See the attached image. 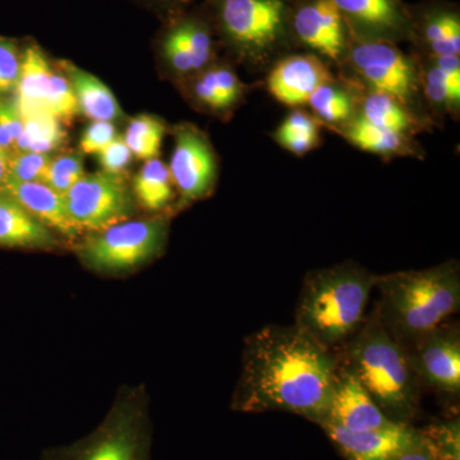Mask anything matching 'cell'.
I'll return each mask as SVG.
<instances>
[{"instance_id": "25", "label": "cell", "mask_w": 460, "mask_h": 460, "mask_svg": "<svg viewBox=\"0 0 460 460\" xmlns=\"http://www.w3.org/2000/svg\"><path fill=\"white\" fill-rule=\"evenodd\" d=\"M69 83L74 87L80 111L93 122H111L119 117V104L111 91L95 75L66 63Z\"/></svg>"}, {"instance_id": "1", "label": "cell", "mask_w": 460, "mask_h": 460, "mask_svg": "<svg viewBox=\"0 0 460 460\" xmlns=\"http://www.w3.org/2000/svg\"><path fill=\"white\" fill-rule=\"evenodd\" d=\"M339 353L293 325H268L247 337L232 410L286 411L323 425L328 417Z\"/></svg>"}, {"instance_id": "12", "label": "cell", "mask_w": 460, "mask_h": 460, "mask_svg": "<svg viewBox=\"0 0 460 460\" xmlns=\"http://www.w3.org/2000/svg\"><path fill=\"white\" fill-rule=\"evenodd\" d=\"M411 370L420 384L445 395L460 393V330L458 325L438 326L405 347Z\"/></svg>"}, {"instance_id": "34", "label": "cell", "mask_w": 460, "mask_h": 460, "mask_svg": "<svg viewBox=\"0 0 460 460\" xmlns=\"http://www.w3.org/2000/svg\"><path fill=\"white\" fill-rule=\"evenodd\" d=\"M49 163V156L45 155V154L30 153V151L11 153L8 174L5 180L41 181Z\"/></svg>"}, {"instance_id": "7", "label": "cell", "mask_w": 460, "mask_h": 460, "mask_svg": "<svg viewBox=\"0 0 460 460\" xmlns=\"http://www.w3.org/2000/svg\"><path fill=\"white\" fill-rule=\"evenodd\" d=\"M341 65L349 66L368 91L392 96L402 107L416 111L420 66L399 49L398 44L352 38Z\"/></svg>"}, {"instance_id": "10", "label": "cell", "mask_w": 460, "mask_h": 460, "mask_svg": "<svg viewBox=\"0 0 460 460\" xmlns=\"http://www.w3.org/2000/svg\"><path fill=\"white\" fill-rule=\"evenodd\" d=\"M290 35L293 42L337 65L343 63L352 39L332 0H293Z\"/></svg>"}, {"instance_id": "5", "label": "cell", "mask_w": 460, "mask_h": 460, "mask_svg": "<svg viewBox=\"0 0 460 460\" xmlns=\"http://www.w3.org/2000/svg\"><path fill=\"white\" fill-rule=\"evenodd\" d=\"M153 440L146 389L127 386L98 428L74 443L45 449L40 460H151Z\"/></svg>"}, {"instance_id": "13", "label": "cell", "mask_w": 460, "mask_h": 460, "mask_svg": "<svg viewBox=\"0 0 460 460\" xmlns=\"http://www.w3.org/2000/svg\"><path fill=\"white\" fill-rule=\"evenodd\" d=\"M354 39L398 44L411 40L410 7L402 0H332Z\"/></svg>"}, {"instance_id": "8", "label": "cell", "mask_w": 460, "mask_h": 460, "mask_svg": "<svg viewBox=\"0 0 460 460\" xmlns=\"http://www.w3.org/2000/svg\"><path fill=\"white\" fill-rule=\"evenodd\" d=\"M168 223L162 217L115 224L84 242L80 257L87 268L104 274L133 270L162 252Z\"/></svg>"}, {"instance_id": "31", "label": "cell", "mask_w": 460, "mask_h": 460, "mask_svg": "<svg viewBox=\"0 0 460 460\" xmlns=\"http://www.w3.org/2000/svg\"><path fill=\"white\" fill-rule=\"evenodd\" d=\"M423 443L436 460H460V420L431 423L420 429Z\"/></svg>"}, {"instance_id": "6", "label": "cell", "mask_w": 460, "mask_h": 460, "mask_svg": "<svg viewBox=\"0 0 460 460\" xmlns=\"http://www.w3.org/2000/svg\"><path fill=\"white\" fill-rule=\"evenodd\" d=\"M293 0H211L215 27L242 59L265 66L292 41Z\"/></svg>"}, {"instance_id": "11", "label": "cell", "mask_w": 460, "mask_h": 460, "mask_svg": "<svg viewBox=\"0 0 460 460\" xmlns=\"http://www.w3.org/2000/svg\"><path fill=\"white\" fill-rule=\"evenodd\" d=\"M169 172L184 204L208 198L217 180V156L208 137L192 124L175 129Z\"/></svg>"}, {"instance_id": "24", "label": "cell", "mask_w": 460, "mask_h": 460, "mask_svg": "<svg viewBox=\"0 0 460 460\" xmlns=\"http://www.w3.org/2000/svg\"><path fill=\"white\" fill-rule=\"evenodd\" d=\"M192 91L202 107L215 113H226L242 102L247 86L229 66H217L206 69L196 78Z\"/></svg>"}, {"instance_id": "16", "label": "cell", "mask_w": 460, "mask_h": 460, "mask_svg": "<svg viewBox=\"0 0 460 460\" xmlns=\"http://www.w3.org/2000/svg\"><path fill=\"white\" fill-rule=\"evenodd\" d=\"M323 425H334L348 431L361 432L392 428L398 422L390 420L381 411L367 390L339 361L328 417Z\"/></svg>"}, {"instance_id": "4", "label": "cell", "mask_w": 460, "mask_h": 460, "mask_svg": "<svg viewBox=\"0 0 460 460\" xmlns=\"http://www.w3.org/2000/svg\"><path fill=\"white\" fill-rule=\"evenodd\" d=\"M338 353L341 365L390 420L411 425L420 411V384L404 345L387 332L376 311L367 314L362 328Z\"/></svg>"}, {"instance_id": "17", "label": "cell", "mask_w": 460, "mask_h": 460, "mask_svg": "<svg viewBox=\"0 0 460 460\" xmlns=\"http://www.w3.org/2000/svg\"><path fill=\"white\" fill-rule=\"evenodd\" d=\"M321 429L347 460H392L422 440L420 429L408 423L361 432L334 425H323Z\"/></svg>"}, {"instance_id": "40", "label": "cell", "mask_w": 460, "mask_h": 460, "mask_svg": "<svg viewBox=\"0 0 460 460\" xmlns=\"http://www.w3.org/2000/svg\"><path fill=\"white\" fill-rule=\"evenodd\" d=\"M420 438H422V436H420ZM392 460H436V458L432 456V453L429 452V447H426L423 440H420L419 445L405 450V452L399 454V456H396L395 458Z\"/></svg>"}, {"instance_id": "9", "label": "cell", "mask_w": 460, "mask_h": 460, "mask_svg": "<svg viewBox=\"0 0 460 460\" xmlns=\"http://www.w3.org/2000/svg\"><path fill=\"white\" fill-rule=\"evenodd\" d=\"M66 215L78 230H104L126 222L132 199L118 175H84L63 195Z\"/></svg>"}, {"instance_id": "33", "label": "cell", "mask_w": 460, "mask_h": 460, "mask_svg": "<svg viewBox=\"0 0 460 460\" xmlns=\"http://www.w3.org/2000/svg\"><path fill=\"white\" fill-rule=\"evenodd\" d=\"M84 175V166L80 157L63 155L50 160L41 181L63 196Z\"/></svg>"}, {"instance_id": "19", "label": "cell", "mask_w": 460, "mask_h": 460, "mask_svg": "<svg viewBox=\"0 0 460 460\" xmlns=\"http://www.w3.org/2000/svg\"><path fill=\"white\" fill-rule=\"evenodd\" d=\"M0 192L16 199L35 219L66 238H75L80 232L66 215L63 196L42 181L5 180Z\"/></svg>"}, {"instance_id": "37", "label": "cell", "mask_w": 460, "mask_h": 460, "mask_svg": "<svg viewBox=\"0 0 460 460\" xmlns=\"http://www.w3.org/2000/svg\"><path fill=\"white\" fill-rule=\"evenodd\" d=\"M100 165L104 172L119 175L131 162L132 153L123 138L115 137L98 154Z\"/></svg>"}, {"instance_id": "26", "label": "cell", "mask_w": 460, "mask_h": 460, "mask_svg": "<svg viewBox=\"0 0 460 460\" xmlns=\"http://www.w3.org/2000/svg\"><path fill=\"white\" fill-rule=\"evenodd\" d=\"M358 115L375 126L411 137L422 127L419 115L402 107L392 96L375 91H368L365 96H361Z\"/></svg>"}, {"instance_id": "21", "label": "cell", "mask_w": 460, "mask_h": 460, "mask_svg": "<svg viewBox=\"0 0 460 460\" xmlns=\"http://www.w3.org/2000/svg\"><path fill=\"white\" fill-rule=\"evenodd\" d=\"M51 72L48 58L36 44L27 45L21 58L17 84V109L22 118L47 113L45 102L49 90Z\"/></svg>"}, {"instance_id": "2", "label": "cell", "mask_w": 460, "mask_h": 460, "mask_svg": "<svg viewBox=\"0 0 460 460\" xmlns=\"http://www.w3.org/2000/svg\"><path fill=\"white\" fill-rule=\"evenodd\" d=\"M377 275L347 261L305 275L296 308V328L339 352L362 328Z\"/></svg>"}, {"instance_id": "41", "label": "cell", "mask_w": 460, "mask_h": 460, "mask_svg": "<svg viewBox=\"0 0 460 460\" xmlns=\"http://www.w3.org/2000/svg\"><path fill=\"white\" fill-rule=\"evenodd\" d=\"M9 156H11V153L0 148V184L7 178Z\"/></svg>"}, {"instance_id": "30", "label": "cell", "mask_w": 460, "mask_h": 460, "mask_svg": "<svg viewBox=\"0 0 460 460\" xmlns=\"http://www.w3.org/2000/svg\"><path fill=\"white\" fill-rule=\"evenodd\" d=\"M165 135V126L150 115H140L129 123L124 142L138 159L150 160L157 156Z\"/></svg>"}, {"instance_id": "36", "label": "cell", "mask_w": 460, "mask_h": 460, "mask_svg": "<svg viewBox=\"0 0 460 460\" xmlns=\"http://www.w3.org/2000/svg\"><path fill=\"white\" fill-rule=\"evenodd\" d=\"M23 124L25 120L16 105L0 102V148L12 153L23 131Z\"/></svg>"}, {"instance_id": "28", "label": "cell", "mask_w": 460, "mask_h": 460, "mask_svg": "<svg viewBox=\"0 0 460 460\" xmlns=\"http://www.w3.org/2000/svg\"><path fill=\"white\" fill-rule=\"evenodd\" d=\"M135 193L141 205L151 211L171 204L174 190L168 166L157 157L147 160L136 177Z\"/></svg>"}, {"instance_id": "38", "label": "cell", "mask_w": 460, "mask_h": 460, "mask_svg": "<svg viewBox=\"0 0 460 460\" xmlns=\"http://www.w3.org/2000/svg\"><path fill=\"white\" fill-rule=\"evenodd\" d=\"M115 127L111 122H93L84 132L80 141L81 151L84 154H98L102 148L107 147L114 140Z\"/></svg>"}, {"instance_id": "22", "label": "cell", "mask_w": 460, "mask_h": 460, "mask_svg": "<svg viewBox=\"0 0 460 460\" xmlns=\"http://www.w3.org/2000/svg\"><path fill=\"white\" fill-rule=\"evenodd\" d=\"M359 90L356 84H343L337 78L321 84L308 100L307 105L321 126L337 132L358 115Z\"/></svg>"}, {"instance_id": "20", "label": "cell", "mask_w": 460, "mask_h": 460, "mask_svg": "<svg viewBox=\"0 0 460 460\" xmlns=\"http://www.w3.org/2000/svg\"><path fill=\"white\" fill-rule=\"evenodd\" d=\"M53 230L27 213L16 199L0 192V247L53 250Z\"/></svg>"}, {"instance_id": "23", "label": "cell", "mask_w": 460, "mask_h": 460, "mask_svg": "<svg viewBox=\"0 0 460 460\" xmlns=\"http://www.w3.org/2000/svg\"><path fill=\"white\" fill-rule=\"evenodd\" d=\"M341 136L366 153L375 154L383 157L417 156L416 144L411 136L389 131L375 126L357 115L350 122L338 129Z\"/></svg>"}, {"instance_id": "27", "label": "cell", "mask_w": 460, "mask_h": 460, "mask_svg": "<svg viewBox=\"0 0 460 460\" xmlns=\"http://www.w3.org/2000/svg\"><path fill=\"white\" fill-rule=\"evenodd\" d=\"M321 124L313 114L296 108L287 115L272 137L296 156H305L320 146Z\"/></svg>"}, {"instance_id": "39", "label": "cell", "mask_w": 460, "mask_h": 460, "mask_svg": "<svg viewBox=\"0 0 460 460\" xmlns=\"http://www.w3.org/2000/svg\"><path fill=\"white\" fill-rule=\"evenodd\" d=\"M62 141L63 132L59 126V120L56 119L53 115H49L41 135L36 138L29 151L30 153L45 154L47 155L51 150L59 146Z\"/></svg>"}, {"instance_id": "35", "label": "cell", "mask_w": 460, "mask_h": 460, "mask_svg": "<svg viewBox=\"0 0 460 460\" xmlns=\"http://www.w3.org/2000/svg\"><path fill=\"white\" fill-rule=\"evenodd\" d=\"M21 58L22 51L16 41L0 38V96L16 91L21 72Z\"/></svg>"}, {"instance_id": "32", "label": "cell", "mask_w": 460, "mask_h": 460, "mask_svg": "<svg viewBox=\"0 0 460 460\" xmlns=\"http://www.w3.org/2000/svg\"><path fill=\"white\" fill-rule=\"evenodd\" d=\"M45 111L58 120H69L78 114L77 98L74 87L63 75L51 74Z\"/></svg>"}, {"instance_id": "15", "label": "cell", "mask_w": 460, "mask_h": 460, "mask_svg": "<svg viewBox=\"0 0 460 460\" xmlns=\"http://www.w3.org/2000/svg\"><path fill=\"white\" fill-rule=\"evenodd\" d=\"M334 78L320 57L313 53L289 54L272 66L266 84L272 98L296 109L307 105L314 91Z\"/></svg>"}, {"instance_id": "29", "label": "cell", "mask_w": 460, "mask_h": 460, "mask_svg": "<svg viewBox=\"0 0 460 460\" xmlns=\"http://www.w3.org/2000/svg\"><path fill=\"white\" fill-rule=\"evenodd\" d=\"M420 71V91L429 104L445 113H459L460 77L444 72L429 62Z\"/></svg>"}, {"instance_id": "3", "label": "cell", "mask_w": 460, "mask_h": 460, "mask_svg": "<svg viewBox=\"0 0 460 460\" xmlns=\"http://www.w3.org/2000/svg\"><path fill=\"white\" fill-rule=\"evenodd\" d=\"M376 311L387 332L407 347L460 307V270L456 260L423 269L377 275Z\"/></svg>"}, {"instance_id": "42", "label": "cell", "mask_w": 460, "mask_h": 460, "mask_svg": "<svg viewBox=\"0 0 460 460\" xmlns=\"http://www.w3.org/2000/svg\"><path fill=\"white\" fill-rule=\"evenodd\" d=\"M151 2L156 3V4L164 5V7L178 8L180 5L189 3L190 0H151Z\"/></svg>"}, {"instance_id": "14", "label": "cell", "mask_w": 460, "mask_h": 460, "mask_svg": "<svg viewBox=\"0 0 460 460\" xmlns=\"http://www.w3.org/2000/svg\"><path fill=\"white\" fill-rule=\"evenodd\" d=\"M213 25L199 14H181L166 26L160 42L163 57L175 74L204 71L214 57Z\"/></svg>"}, {"instance_id": "18", "label": "cell", "mask_w": 460, "mask_h": 460, "mask_svg": "<svg viewBox=\"0 0 460 460\" xmlns=\"http://www.w3.org/2000/svg\"><path fill=\"white\" fill-rule=\"evenodd\" d=\"M410 41L423 56H460V13L456 4L431 0L410 7Z\"/></svg>"}]
</instances>
